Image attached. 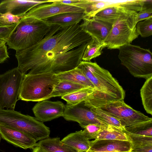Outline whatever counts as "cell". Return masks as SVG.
<instances>
[{
	"label": "cell",
	"instance_id": "6da1fadb",
	"mask_svg": "<svg viewBox=\"0 0 152 152\" xmlns=\"http://www.w3.org/2000/svg\"><path fill=\"white\" fill-rule=\"evenodd\" d=\"M91 37L76 23L62 26L53 25L38 43L16 51L17 67L23 74H57L76 67L82 61L87 42Z\"/></svg>",
	"mask_w": 152,
	"mask_h": 152
},
{
	"label": "cell",
	"instance_id": "7a4b0ae2",
	"mask_svg": "<svg viewBox=\"0 0 152 152\" xmlns=\"http://www.w3.org/2000/svg\"><path fill=\"white\" fill-rule=\"evenodd\" d=\"M77 67L95 88L84 101L85 106L89 108H98L109 102L124 100L125 91L108 70L91 61H82Z\"/></svg>",
	"mask_w": 152,
	"mask_h": 152
},
{
	"label": "cell",
	"instance_id": "3957f363",
	"mask_svg": "<svg viewBox=\"0 0 152 152\" xmlns=\"http://www.w3.org/2000/svg\"><path fill=\"white\" fill-rule=\"evenodd\" d=\"M52 26L43 20L29 17L22 18L6 40L8 49L17 51L31 47L44 38Z\"/></svg>",
	"mask_w": 152,
	"mask_h": 152
},
{
	"label": "cell",
	"instance_id": "277c9868",
	"mask_svg": "<svg viewBox=\"0 0 152 152\" xmlns=\"http://www.w3.org/2000/svg\"><path fill=\"white\" fill-rule=\"evenodd\" d=\"M59 80L55 74L51 73L24 74L18 100L39 102L49 99Z\"/></svg>",
	"mask_w": 152,
	"mask_h": 152
},
{
	"label": "cell",
	"instance_id": "5b68a950",
	"mask_svg": "<svg viewBox=\"0 0 152 152\" xmlns=\"http://www.w3.org/2000/svg\"><path fill=\"white\" fill-rule=\"evenodd\" d=\"M118 49L121 64L132 75L146 80L152 77V53L149 49L131 44Z\"/></svg>",
	"mask_w": 152,
	"mask_h": 152
},
{
	"label": "cell",
	"instance_id": "8992f818",
	"mask_svg": "<svg viewBox=\"0 0 152 152\" xmlns=\"http://www.w3.org/2000/svg\"><path fill=\"white\" fill-rule=\"evenodd\" d=\"M0 125L10 127L27 134L37 142L49 137V128L35 117L14 110L0 109Z\"/></svg>",
	"mask_w": 152,
	"mask_h": 152
},
{
	"label": "cell",
	"instance_id": "52a82bcc",
	"mask_svg": "<svg viewBox=\"0 0 152 152\" xmlns=\"http://www.w3.org/2000/svg\"><path fill=\"white\" fill-rule=\"evenodd\" d=\"M137 12L128 9L113 23L108 35L103 43V47L118 49L131 44L139 35L136 29V15Z\"/></svg>",
	"mask_w": 152,
	"mask_h": 152
},
{
	"label": "cell",
	"instance_id": "ba28073f",
	"mask_svg": "<svg viewBox=\"0 0 152 152\" xmlns=\"http://www.w3.org/2000/svg\"><path fill=\"white\" fill-rule=\"evenodd\" d=\"M24 75L15 67L0 75V109L14 110Z\"/></svg>",
	"mask_w": 152,
	"mask_h": 152
},
{
	"label": "cell",
	"instance_id": "9c48e42d",
	"mask_svg": "<svg viewBox=\"0 0 152 152\" xmlns=\"http://www.w3.org/2000/svg\"><path fill=\"white\" fill-rule=\"evenodd\" d=\"M98 108L118 119L125 127L152 119L126 104L124 100L110 102Z\"/></svg>",
	"mask_w": 152,
	"mask_h": 152
},
{
	"label": "cell",
	"instance_id": "30bf717a",
	"mask_svg": "<svg viewBox=\"0 0 152 152\" xmlns=\"http://www.w3.org/2000/svg\"><path fill=\"white\" fill-rule=\"evenodd\" d=\"M62 117L66 121L77 122L83 128L92 124L107 125L98 118L90 108L85 105L84 101L74 105L66 104Z\"/></svg>",
	"mask_w": 152,
	"mask_h": 152
},
{
	"label": "cell",
	"instance_id": "8fae6325",
	"mask_svg": "<svg viewBox=\"0 0 152 152\" xmlns=\"http://www.w3.org/2000/svg\"><path fill=\"white\" fill-rule=\"evenodd\" d=\"M84 12L83 10L78 7L53 2L50 4H43L37 6L31 9L23 18L32 17L44 20L61 13Z\"/></svg>",
	"mask_w": 152,
	"mask_h": 152
},
{
	"label": "cell",
	"instance_id": "7c38bea8",
	"mask_svg": "<svg viewBox=\"0 0 152 152\" xmlns=\"http://www.w3.org/2000/svg\"><path fill=\"white\" fill-rule=\"evenodd\" d=\"M65 109V105L60 101L45 100L38 102L32 110L35 118L43 122L62 117Z\"/></svg>",
	"mask_w": 152,
	"mask_h": 152
},
{
	"label": "cell",
	"instance_id": "4fadbf2b",
	"mask_svg": "<svg viewBox=\"0 0 152 152\" xmlns=\"http://www.w3.org/2000/svg\"><path fill=\"white\" fill-rule=\"evenodd\" d=\"M1 138L13 145L24 149L32 148L37 141L31 136L20 130L0 125Z\"/></svg>",
	"mask_w": 152,
	"mask_h": 152
},
{
	"label": "cell",
	"instance_id": "5bb4252c",
	"mask_svg": "<svg viewBox=\"0 0 152 152\" xmlns=\"http://www.w3.org/2000/svg\"><path fill=\"white\" fill-rule=\"evenodd\" d=\"M48 3V0H3L0 3V13L4 14L9 12L22 18L34 7Z\"/></svg>",
	"mask_w": 152,
	"mask_h": 152
},
{
	"label": "cell",
	"instance_id": "9a60e30c",
	"mask_svg": "<svg viewBox=\"0 0 152 152\" xmlns=\"http://www.w3.org/2000/svg\"><path fill=\"white\" fill-rule=\"evenodd\" d=\"M80 24L82 29L92 38L103 44L111 29L112 24L92 17L84 18Z\"/></svg>",
	"mask_w": 152,
	"mask_h": 152
},
{
	"label": "cell",
	"instance_id": "2e32d148",
	"mask_svg": "<svg viewBox=\"0 0 152 152\" xmlns=\"http://www.w3.org/2000/svg\"><path fill=\"white\" fill-rule=\"evenodd\" d=\"M132 146L129 141L102 140L90 141L88 152H131Z\"/></svg>",
	"mask_w": 152,
	"mask_h": 152
},
{
	"label": "cell",
	"instance_id": "e0dca14e",
	"mask_svg": "<svg viewBox=\"0 0 152 152\" xmlns=\"http://www.w3.org/2000/svg\"><path fill=\"white\" fill-rule=\"evenodd\" d=\"M120 2L91 0H77L73 6L84 10V18H92L97 13L109 6L119 4Z\"/></svg>",
	"mask_w": 152,
	"mask_h": 152
},
{
	"label": "cell",
	"instance_id": "ac0fdd59",
	"mask_svg": "<svg viewBox=\"0 0 152 152\" xmlns=\"http://www.w3.org/2000/svg\"><path fill=\"white\" fill-rule=\"evenodd\" d=\"M61 140L78 152H86L90 148V140L85 137L82 130L71 133Z\"/></svg>",
	"mask_w": 152,
	"mask_h": 152
},
{
	"label": "cell",
	"instance_id": "d6986e66",
	"mask_svg": "<svg viewBox=\"0 0 152 152\" xmlns=\"http://www.w3.org/2000/svg\"><path fill=\"white\" fill-rule=\"evenodd\" d=\"M84 16V12H67L58 14L43 20L51 25L67 26L79 23Z\"/></svg>",
	"mask_w": 152,
	"mask_h": 152
},
{
	"label": "cell",
	"instance_id": "ffe728a7",
	"mask_svg": "<svg viewBox=\"0 0 152 152\" xmlns=\"http://www.w3.org/2000/svg\"><path fill=\"white\" fill-rule=\"evenodd\" d=\"M122 2L116 5L107 7L97 13L93 17L113 25L115 21L129 9L121 5Z\"/></svg>",
	"mask_w": 152,
	"mask_h": 152
},
{
	"label": "cell",
	"instance_id": "44dd1931",
	"mask_svg": "<svg viewBox=\"0 0 152 152\" xmlns=\"http://www.w3.org/2000/svg\"><path fill=\"white\" fill-rule=\"evenodd\" d=\"M60 80L71 81L95 89L91 82L77 67L70 70L55 74Z\"/></svg>",
	"mask_w": 152,
	"mask_h": 152
},
{
	"label": "cell",
	"instance_id": "7402d4cb",
	"mask_svg": "<svg viewBox=\"0 0 152 152\" xmlns=\"http://www.w3.org/2000/svg\"><path fill=\"white\" fill-rule=\"evenodd\" d=\"M36 145L47 152H78L63 143L58 137L45 139L37 143Z\"/></svg>",
	"mask_w": 152,
	"mask_h": 152
},
{
	"label": "cell",
	"instance_id": "603a6c76",
	"mask_svg": "<svg viewBox=\"0 0 152 152\" xmlns=\"http://www.w3.org/2000/svg\"><path fill=\"white\" fill-rule=\"evenodd\" d=\"M84 86L71 81L60 80L55 86L50 96V98L62 96L80 89L86 88Z\"/></svg>",
	"mask_w": 152,
	"mask_h": 152
},
{
	"label": "cell",
	"instance_id": "cb8c5ba5",
	"mask_svg": "<svg viewBox=\"0 0 152 152\" xmlns=\"http://www.w3.org/2000/svg\"><path fill=\"white\" fill-rule=\"evenodd\" d=\"M91 87L83 88L61 97L68 105H74L86 100L94 91Z\"/></svg>",
	"mask_w": 152,
	"mask_h": 152
},
{
	"label": "cell",
	"instance_id": "d4e9b609",
	"mask_svg": "<svg viewBox=\"0 0 152 152\" xmlns=\"http://www.w3.org/2000/svg\"><path fill=\"white\" fill-rule=\"evenodd\" d=\"M143 107L146 112L152 115V77L146 80L140 90Z\"/></svg>",
	"mask_w": 152,
	"mask_h": 152
},
{
	"label": "cell",
	"instance_id": "484cf974",
	"mask_svg": "<svg viewBox=\"0 0 152 152\" xmlns=\"http://www.w3.org/2000/svg\"><path fill=\"white\" fill-rule=\"evenodd\" d=\"M102 140L129 141L126 134L123 131L109 125L104 128L95 139Z\"/></svg>",
	"mask_w": 152,
	"mask_h": 152
},
{
	"label": "cell",
	"instance_id": "4316f807",
	"mask_svg": "<svg viewBox=\"0 0 152 152\" xmlns=\"http://www.w3.org/2000/svg\"><path fill=\"white\" fill-rule=\"evenodd\" d=\"M103 48V44L100 43L92 38L86 44L82 57L83 61H90L92 59L100 56Z\"/></svg>",
	"mask_w": 152,
	"mask_h": 152
},
{
	"label": "cell",
	"instance_id": "83f0119b",
	"mask_svg": "<svg viewBox=\"0 0 152 152\" xmlns=\"http://www.w3.org/2000/svg\"><path fill=\"white\" fill-rule=\"evenodd\" d=\"M90 109L96 117L104 123L120 130H125V127L122 125L120 121L118 119L106 113L99 108H93Z\"/></svg>",
	"mask_w": 152,
	"mask_h": 152
},
{
	"label": "cell",
	"instance_id": "f1b7e54d",
	"mask_svg": "<svg viewBox=\"0 0 152 152\" xmlns=\"http://www.w3.org/2000/svg\"><path fill=\"white\" fill-rule=\"evenodd\" d=\"M125 131L132 134L152 137V119L125 127Z\"/></svg>",
	"mask_w": 152,
	"mask_h": 152
},
{
	"label": "cell",
	"instance_id": "f546056e",
	"mask_svg": "<svg viewBox=\"0 0 152 152\" xmlns=\"http://www.w3.org/2000/svg\"><path fill=\"white\" fill-rule=\"evenodd\" d=\"M123 131L126 134L128 141L131 144L132 150L152 145V137L132 134L126 131Z\"/></svg>",
	"mask_w": 152,
	"mask_h": 152
},
{
	"label": "cell",
	"instance_id": "4dcf8cb0",
	"mask_svg": "<svg viewBox=\"0 0 152 152\" xmlns=\"http://www.w3.org/2000/svg\"><path fill=\"white\" fill-rule=\"evenodd\" d=\"M136 29L139 35L143 37H146L152 35V17L138 22Z\"/></svg>",
	"mask_w": 152,
	"mask_h": 152
},
{
	"label": "cell",
	"instance_id": "1f68e13d",
	"mask_svg": "<svg viewBox=\"0 0 152 152\" xmlns=\"http://www.w3.org/2000/svg\"><path fill=\"white\" fill-rule=\"evenodd\" d=\"M107 125H104L99 124H89L84 129L83 133L88 140L96 139V137L104 127Z\"/></svg>",
	"mask_w": 152,
	"mask_h": 152
},
{
	"label": "cell",
	"instance_id": "d6a6232c",
	"mask_svg": "<svg viewBox=\"0 0 152 152\" xmlns=\"http://www.w3.org/2000/svg\"><path fill=\"white\" fill-rule=\"evenodd\" d=\"M152 17V0H146L142 9L137 12L135 17V23Z\"/></svg>",
	"mask_w": 152,
	"mask_h": 152
},
{
	"label": "cell",
	"instance_id": "836d02e7",
	"mask_svg": "<svg viewBox=\"0 0 152 152\" xmlns=\"http://www.w3.org/2000/svg\"><path fill=\"white\" fill-rule=\"evenodd\" d=\"M21 17L14 15L9 12L1 14L0 23L4 26H9L18 23Z\"/></svg>",
	"mask_w": 152,
	"mask_h": 152
},
{
	"label": "cell",
	"instance_id": "e575fe53",
	"mask_svg": "<svg viewBox=\"0 0 152 152\" xmlns=\"http://www.w3.org/2000/svg\"><path fill=\"white\" fill-rule=\"evenodd\" d=\"M17 23L0 26V39L6 40L14 31Z\"/></svg>",
	"mask_w": 152,
	"mask_h": 152
},
{
	"label": "cell",
	"instance_id": "d590c367",
	"mask_svg": "<svg viewBox=\"0 0 152 152\" xmlns=\"http://www.w3.org/2000/svg\"><path fill=\"white\" fill-rule=\"evenodd\" d=\"M9 58L7 47L5 44L0 45V64L3 63Z\"/></svg>",
	"mask_w": 152,
	"mask_h": 152
},
{
	"label": "cell",
	"instance_id": "8d00e7d4",
	"mask_svg": "<svg viewBox=\"0 0 152 152\" xmlns=\"http://www.w3.org/2000/svg\"><path fill=\"white\" fill-rule=\"evenodd\" d=\"M131 152H152V145L133 149Z\"/></svg>",
	"mask_w": 152,
	"mask_h": 152
},
{
	"label": "cell",
	"instance_id": "74e56055",
	"mask_svg": "<svg viewBox=\"0 0 152 152\" xmlns=\"http://www.w3.org/2000/svg\"><path fill=\"white\" fill-rule=\"evenodd\" d=\"M32 149V152H47L39 146L36 145Z\"/></svg>",
	"mask_w": 152,
	"mask_h": 152
},
{
	"label": "cell",
	"instance_id": "f35d334b",
	"mask_svg": "<svg viewBox=\"0 0 152 152\" xmlns=\"http://www.w3.org/2000/svg\"><path fill=\"white\" fill-rule=\"evenodd\" d=\"M6 43V41L2 39H0V45L5 44Z\"/></svg>",
	"mask_w": 152,
	"mask_h": 152
},
{
	"label": "cell",
	"instance_id": "ab89813d",
	"mask_svg": "<svg viewBox=\"0 0 152 152\" xmlns=\"http://www.w3.org/2000/svg\"><path fill=\"white\" fill-rule=\"evenodd\" d=\"M1 135L0 134V142H1Z\"/></svg>",
	"mask_w": 152,
	"mask_h": 152
},
{
	"label": "cell",
	"instance_id": "60d3db41",
	"mask_svg": "<svg viewBox=\"0 0 152 152\" xmlns=\"http://www.w3.org/2000/svg\"><path fill=\"white\" fill-rule=\"evenodd\" d=\"M4 26L3 25H2L0 23V26Z\"/></svg>",
	"mask_w": 152,
	"mask_h": 152
},
{
	"label": "cell",
	"instance_id": "b9f144b4",
	"mask_svg": "<svg viewBox=\"0 0 152 152\" xmlns=\"http://www.w3.org/2000/svg\"><path fill=\"white\" fill-rule=\"evenodd\" d=\"M86 152H88L87 151Z\"/></svg>",
	"mask_w": 152,
	"mask_h": 152
},
{
	"label": "cell",
	"instance_id": "7bdbcfd3",
	"mask_svg": "<svg viewBox=\"0 0 152 152\" xmlns=\"http://www.w3.org/2000/svg\"><path fill=\"white\" fill-rule=\"evenodd\" d=\"M0 15H1V13H0Z\"/></svg>",
	"mask_w": 152,
	"mask_h": 152
}]
</instances>
